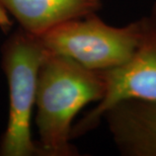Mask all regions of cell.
Listing matches in <instances>:
<instances>
[{
	"label": "cell",
	"instance_id": "5b68a950",
	"mask_svg": "<svg viewBox=\"0 0 156 156\" xmlns=\"http://www.w3.org/2000/svg\"><path fill=\"white\" fill-rule=\"evenodd\" d=\"M102 119L123 154L156 156V101H121L108 108Z\"/></svg>",
	"mask_w": 156,
	"mask_h": 156
},
{
	"label": "cell",
	"instance_id": "6da1fadb",
	"mask_svg": "<svg viewBox=\"0 0 156 156\" xmlns=\"http://www.w3.org/2000/svg\"><path fill=\"white\" fill-rule=\"evenodd\" d=\"M105 93L102 71L81 66L64 56L47 53L37 85V116L41 155L73 156V122L88 104Z\"/></svg>",
	"mask_w": 156,
	"mask_h": 156
},
{
	"label": "cell",
	"instance_id": "52a82bcc",
	"mask_svg": "<svg viewBox=\"0 0 156 156\" xmlns=\"http://www.w3.org/2000/svg\"><path fill=\"white\" fill-rule=\"evenodd\" d=\"M10 27V20L7 16V13L0 7V27L3 30H6Z\"/></svg>",
	"mask_w": 156,
	"mask_h": 156
},
{
	"label": "cell",
	"instance_id": "277c9868",
	"mask_svg": "<svg viewBox=\"0 0 156 156\" xmlns=\"http://www.w3.org/2000/svg\"><path fill=\"white\" fill-rule=\"evenodd\" d=\"M105 93L98 105L73 126L72 138L96 127L104 114L124 101H156V2L144 16V32L138 47L118 67L102 71Z\"/></svg>",
	"mask_w": 156,
	"mask_h": 156
},
{
	"label": "cell",
	"instance_id": "7a4b0ae2",
	"mask_svg": "<svg viewBox=\"0 0 156 156\" xmlns=\"http://www.w3.org/2000/svg\"><path fill=\"white\" fill-rule=\"evenodd\" d=\"M47 50L38 36L20 29L2 48V66L8 84L9 108L6 130L0 142L1 156L41 155L32 137L39 71Z\"/></svg>",
	"mask_w": 156,
	"mask_h": 156
},
{
	"label": "cell",
	"instance_id": "3957f363",
	"mask_svg": "<svg viewBox=\"0 0 156 156\" xmlns=\"http://www.w3.org/2000/svg\"><path fill=\"white\" fill-rule=\"evenodd\" d=\"M144 32V17L113 27L91 13L59 24L38 36L47 52L64 56L94 71L118 67L138 47Z\"/></svg>",
	"mask_w": 156,
	"mask_h": 156
},
{
	"label": "cell",
	"instance_id": "8992f818",
	"mask_svg": "<svg viewBox=\"0 0 156 156\" xmlns=\"http://www.w3.org/2000/svg\"><path fill=\"white\" fill-rule=\"evenodd\" d=\"M0 7L18 21L21 30L41 36L66 21L98 12L101 0H0Z\"/></svg>",
	"mask_w": 156,
	"mask_h": 156
}]
</instances>
